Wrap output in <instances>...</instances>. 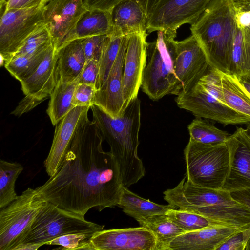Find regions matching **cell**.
Listing matches in <instances>:
<instances>
[{"instance_id":"cell-1","label":"cell","mask_w":250,"mask_h":250,"mask_svg":"<svg viewBox=\"0 0 250 250\" xmlns=\"http://www.w3.org/2000/svg\"><path fill=\"white\" fill-rule=\"evenodd\" d=\"M104 140L95 122L86 117L56 172L36 189L47 202L84 217L92 208L117 206L124 186L115 158L103 149Z\"/></svg>"},{"instance_id":"cell-2","label":"cell","mask_w":250,"mask_h":250,"mask_svg":"<svg viewBox=\"0 0 250 250\" xmlns=\"http://www.w3.org/2000/svg\"><path fill=\"white\" fill-rule=\"evenodd\" d=\"M93 120L104 140L110 146L124 187L137 183L145 174V169L138 155L139 133L141 126V103L137 97L131 102L122 115L111 117L99 106H90Z\"/></svg>"},{"instance_id":"cell-3","label":"cell","mask_w":250,"mask_h":250,"mask_svg":"<svg viewBox=\"0 0 250 250\" xmlns=\"http://www.w3.org/2000/svg\"><path fill=\"white\" fill-rule=\"evenodd\" d=\"M237 9L234 0H213L190 28L210 67L225 73L229 74Z\"/></svg>"},{"instance_id":"cell-4","label":"cell","mask_w":250,"mask_h":250,"mask_svg":"<svg viewBox=\"0 0 250 250\" xmlns=\"http://www.w3.org/2000/svg\"><path fill=\"white\" fill-rule=\"evenodd\" d=\"M177 32L157 31L156 40L148 43L141 87L153 101L168 94L178 95L181 84L174 71Z\"/></svg>"},{"instance_id":"cell-5","label":"cell","mask_w":250,"mask_h":250,"mask_svg":"<svg viewBox=\"0 0 250 250\" xmlns=\"http://www.w3.org/2000/svg\"><path fill=\"white\" fill-rule=\"evenodd\" d=\"M184 154L188 181L202 187L221 189L229 167L226 142L205 144L189 139Z\"/></svg>"},{"instance_id":"cell-6","label":"cell","mask_w":250,"mask_h":250,"mask_svg":"<svg viewBox=\"0 0 250 250\" xmlns=\"http://www.w3.org/2000/svg\"><path fill=\"white\" fill-rule=\"evenodd\" d=\"M47 202L36 188H29L0 209V250H14L21 243Z\"/></svg>"},{"instance_id":"cell-7","label":"cell","mask_w":250,"mask_h":250,"mask_svg":"<svg viewBox=\"0 0 250 250\" xmlns=\"http://www.w3.org/2000/svg\"><path fill=\"white\" fill-rule=\"evenodd\" d=\"M104 226L47 202L39 212L21 243L46 245L60 236L72 233H95Z\"/></svg>"},{"instance_id":"cell-8","label":"cell","mask_w":250,"mask_h":250,"mask_svg":"<svg viewBox=\"0 0 250 250\" xmlns=\"http://www.w3.org/2000/svg\"><path fill=\"white\" fill-rule=\"evenodd\" d=\"M44 7L0 10V54L3 64L44 22Z\"/></svg>"},{"instance_id":"cell-9","label":"cell","mask_w":250,"mask_h":250,"mask_svg":"<svg viewBox=\"0 0 250 250\" xmlns=\"http://www.w3.org/2000/svg\"><path fill=\"white\" fill-rule=\"evenodd\" d=\"M213 0H160L147 19L146 31L177 32L181 26L192 25Z\"/></svg>"},{"instance_id":"cell-10","label":"cell","mask_w":250,"mask_h":250,"mask_svg":"<svg viewBox=\"0 0 250 250\" xmlns=\"http://www.w3.org/2000/svg\"><path fill=\"white\" fill-rule=\"evenodd\" d=\"M177 106L196 117L216 121L224 125L246 124L250 119L221 103L197 82L188 91L177 95Z\"/></svg>"},{"instance_id":"cell-11","label":"cell","mask_w":250,"mask_h":250,"mask_svg":"<svg viewBox=\"0 0 250 250\" xmlns=\"http://www.w3.org/2000/svg\"><path fill=\"white\" fill-rule=\"evenodd\" d=\"M88 10L83 0H52L44 7V22L58 50L74 40L77 24Z\"/></svg>"},{"instance_id":"cell-12","label":"cell","mask_w":250,"mask_h":250,"mask_svg":"<svg viewBox=\"0 0 250 250\" xmlns=\"http://www.w3.org/2000/svg\"><path fill=\"white\" fill-rule=\"evenodd\" d=\"M175 73L181 84L180 93H184L207 72L210 66L204 51L193 35L181 41L175 40Z\"/></svg>"},{"instance_id":"cell-13","label":"cell","mask_w":250,"mask_h":250,"mask_svg":"<svg viewBox=\"0 0 250 250\" xmlns=\"http://www.w3.org/2000/svg\"><path fill=\"white\" fill-rule=\"evenodd\" d=\"M90 244L92 250H158L153 233L142 226L97 231Z\"/></svg>"},{"instance_id":"cell-14","label":"cell","mask_w":250,"mask_h":250,"mask_svg":"<svg viewBox=\"0 0 250 250\" xmlns=\"http://www.w3.org/2000/svg\"><path fill=\"white\" fill-rule=\"evenodd\" d=\"M229 152V171L222 190L229 192L250 189V138L238 128L226 142Z\"/></svg>"},{"instance_id":"cell-15","label":"cell","mask_w":250,"mask_h":250,"mask_svg":"<svg viewBox=\"0 0 250 250\" xmlns=\"http://www.w3.org/2000/svg\"><path fill=\"white\" fill-rule=\"evenodd\" d=\"M147 32L128 36L123 71L124 108L138 97L146 59Z\"/></svg>"},{"instance_id":"cell-16","label":"cell","mask_w":250,"mask_h":250,"mask_svg":"<svg viewBox=\"0 0 250 250\" xmlns=\"http://www.w3.org/2000/svg\"><path fill=\"white\" fill-rule=\"evenodd\" d=\"M128 36H125L117 57L101 87L96 90L92 104L113 118L122 115L124 108L123 71Z\"/></svg>"},{"instance_id":"cell-17","label":"cell","mask_w":250,"mask_h":250,"mask_svg":"<svg viewBox=\"0 0 250 250\" xmlns=\"http://www.w3.org/2000/svg\"><path fill=\"white\" fill-rule=\"evenodd\" d=\"M90 108V106H88L75 107L56 125L52 145L44 162L45 171L49 177L56 172L61 165L76 128L88 117Z\"/></svg>"},{"instance_id":"cell-18","label":"cell","mask_w":250,"mask_h":250,"mask_svg":"<svg viewBox=\"0 0 250 250\" xmlns=\"http://www.w3.org/2000/svg\"><path fill=\"white\" fill-rule=\"evenodd\" d=\"M248 228L213 226L186 232L172 240L168 250H216L229 237Z\"/></svg>"},{"instance_id":"cell-19","label":"cell","mask_w":250,"mask_h":250,"mask_svg":"<svg viewBox=\"0 0 250 250\" xmlns=\"http://www.w3.org/2000/svg\"><path fill=\"white\" fill-rule=\"evenodd\" d=\"M58 50L53 44L49 47L42 62L35 72L21 82V90L25 96L42 101L50 96L57 83Z\"/></svg>"},{"instance_id":"cell-20","label":"cell","mask_w":250,"mask_h":250,"mask_svg":"<svg viewBox=\"0 0 250 250\" xmlns=\"http://www.w3.org/2000/svg\"><path fill=\"white\" fill-rule=\"evenodd\" d=\"M114 34L128 36L147 32V16L141 7L133 0H125L112 10Z\"/></svg>"},{"instance_id":"cell-21","label":"cell","mask_w":250,"mask_h":250,"mask_svg":"<svg viewBox=\"0 0 250 250\" xmlns=\"http://www.w3.org/2000/svg\"><path fill=\"white\" fill-rule=\"evenodd\" d=\"M85 63L83 39H75L67 43L58 50V81L63 83L77 81Z\"/></svg>"},{"instance_id":"cell-22","label":"cell","mask_w":250,"mask_h":250,"mask_svg":"<svg viewBox=\"0 0 250 250\" xmlns=\"http://www.w3.org/2000/svg\"><path fill=\"white\" fill-rule=\"evenodd\" d=\"M117 206L138 222L154 216L166 214L170 209L176 208L169 204L167 205H160L142 198L124 186Z\"/></svg>"},{"instance_id":"cell-23","label":"cell","mask_w":250,"mask_h":250,"mask_svg":"<svg viewBox=\"0 0 250 250\" xmlns=\"http://www.w3.org/2000/svg\"><path fill=\"white\" fill-rule=\"evenodd\" d=\"M112 10H88L77 24L74 40L94 36H110L114 34Z\"/></svg>"},{"instance_id":"cell-24","label":"cell","mask_w":250,"mask_h":250,"mask_svg":"<svg viewBox=\"0 0 250 250\" xmlns=\"http://www.w3.org/2000/svg\"><path fill=\"white\" fill-rule=\"evenodd\" d=\"M222 92L225 104L237 112L250 119V94L238 77L221 71Z\"/></svg>"},{"instance_id":"cell-25","label":"cell","mask_w":250,"mask_h":250,"mask_svg":"<svg viewBox=\"0 0 250 250\" xmlns=\"http://www.w3.org/2000/svg\"><path fill=\"white\" fill-rule=\"evenodd\" d=\"M250 72V31L237 22L231 55L229 74L237 76Z\"/></svg>"},{"instance_id":"cell-26","label":"cell","mask_w":250,"mask_h":250,"mask_svg":"<svg viewBox=\"0 0 250 250\" xmlns=\"http://www.w3.org/2000/svg\"><path fill=\"white\" fill-rule=\"evenodd\" d=\"M78 81L63 83L58 81L50 96L46 112L53 125L58 123L73 108L72 100Z\"/></svg>"},{"instance_id":"cell-27","label":"cell","mask_w":250,"mask_h":250,"mask_svg":"<svg viewBox=\"0 0 250 250\" xmlns=\"http://www.w3.org/2000/svg\"><path fill=\"white\" fill-rule=\"evenodd\" d=\"M138 223L140 226L153 233L157 241L158 250H168L170 242L186 232L166 214L154 216Z\"/></svg>"},{"instance_id":"cell-28","label":"cell","mask_w":250,"mask_h":250,"mask_svg":"<svg viewBox=\"0 0 250 250\" xmlns=\"http://www.w3.org/2000/svg\"><path fill=\"white\" fill-rule=\"evenodd\" d=\"M23 170L22 166L16 162L0 160V209L14 200L17 179Z\"/></svg>"},{"instance_id":"cell-29","label":"cell","mask_w":250,"mask_h":250,"mask_svg":"<svg viewBox=\"0 0 250 250\" xmlns=\"http://www.w3.org/2000/svg\"><path fill=\"white\" fill-rule=\"evenodd\" d=\"M188 128L189 139L205 144L225 143L231 135L199 117H196L188 125Z\"/></svg>"},{"instance_id":"cell-30","label":"cell","mask_w":250,"mask_h":250,"mask_svg":"<svg viewBox=\"0 0 250 250\" xmlns=\"http://www.w3.org/2000/svg\"><path fill=\"white\" fill-rule=\"evenodd\" d=\"M48 48L33 54L14 57L6 62L4 66L13 77L21 82L35 72Z\"/></svg>"},{"instance_id":"cell-31","label":"cell","mask_w":250,"mask_h":250,"mask_svg":"<svg viewBox=\"0 0 250 250\" xmlns=\"http://www.w3.org/2000/svg\"><path fill=\"white\" fill-rule=\"evenodd\" d=\"M124 37L116 34L107 37L99 61L96 90L101 87L106 79L117 57Z\"/></svg>"},{"instance_id":"cell-32","label":"cell","mask_w":250,"mask_h":250,"mask_svg":"<svg viewBox=\"0 0 250 250\" xmlns=\"http://www.w3.org/2000/svg\"><path fill=\"white\" fill-rule=\"evenodd\" d=\"M166 215L186 232L216 226L207 218L194 212L173 208Z\"/></svg>"},{"instance_id":"cell-33","label":"cell","mask_w":250,"mask_h":250,"mask_svg":"<svg viewBox=\"0 0 250 250\" xmlns=\"http://www.w3.org/2000/svg\"><path fill=\"white\" fill-rule=\"evenodd\" d=\"M53 44L50 33L44 22L31 34L11 58L21 55L35 54L47 49Z\"/></svg>"},{"instance_id":"cell-34","label":"cell","mask_w":250,"mask_h":250,"mask_svg":"<svg viewBox=\"0 0 250 250\" xmlns=\"http://www.w3.org/2000/svg\"><path fill=\"white\" fill-rule=\"evenodd\" d=\"M94 233H72L59 236L50 241L46 245H58L62 250H92L90 240Z\"/></svg>"},{"instance_id":"cell-35","label":"cell","mask_w":250,"mask_h":250,"mask_svg":"<svg viewBox=\"0 0 250 250\" xmlns=\"http://www.w3.org/2000/svg\"><path fill=\"white\" fill-rule=\"evenodd\" d=\"M108 36L99 35L83 39L86 62L91 60L99 61L101 53Z\"/></svg>"},{"instance_id":"cell-36","label":"cell","mask_w":250,"mask_h":250,"mask_svg":"<svg viewBox=\"0 0 250 250\" xmlns=\"http://www.w3.org/2000/svg\"><path fill=\"white\" fill-rule=\"evenodd\" d=\"M96 91L95 86L93 85L78 83L72 100V104L74 107L91 106L92 105Z\"/></svg>"},{"instance_id":"cell-37","label":"cell","mask_w":250,"mask_h":250,"mask_svg":"<svg viewBox=\"0 0 250 250\" xmlns=\"http://www.w3.org/2000/svg\"><path fill=\"white\" fill-rule=\"evenodd\" d=\"M99 72V62L91 60L86 62L77 81L78 83L95 86Z\"/></svg>"},{"instance_id":"cell-38","label":"cell","mask_w":250,"mask_h":250,"mask_svg":"<svg viewBox=\"0 0 250 250\" xmlns=\"http://www.w3.org/2000/svg\"><path fill=\"white\" fill-rule=\"evenodd\" d=\"M244 230L238 232L228 238L216 250H245L248 244Z\"/></svg>"},{"instance_id":"cell-39","label":"cell","mask_w":250,"mask_h":250,"mask_svg":"<svg viewBox=\"0 0 250 250\" xmlns=\"http://www.w3.org/2000/svg\"><path fill=\"white\" fill-rule=\"evenodd\" d=\"M52 0H9L5 5H0V10L44 7Z\"/></svg>"},{"instance_id":"cell-40","label":"cell","mask_w":250,"mask_h":250,"mask_svg":"<svg viewBox=\"0 0 250 250\" xmlns=\"http://www.w3.org/2000/svg\"><path fill=\"white\" fill-rule=\"evenodd\" d=\"M42 102V101L31 96H25L11 114L15 116H21L23 113L32 110Z\"/></svg>"},{"instance_id":"cell-41","label":"cell","mask_w":250,"mask_h":250,"mask_svg":"<svg viewBox=\"0 0 250 250\" xmlns=\"http://www.w3.org/2000/svg\"><path fill=\"white\" fill-rule=\"evenodd\" d=\"M125 0H84L88 10L97 9L111 10L120 2Z\"/></svg>"},{"instance_id":"cell-42","label":"cell","mask_w":250,"mask_h":250,"mask_svg":"<svg viewBox=\"0 0 250 250\" xmlns=\"http://www.w3.org/2000/svg\"><path fill=\"white\" fill-rule=\"evenodd\" d=\"M237 5V22L240 24L245 26L250 31V11L243 9L238 3Z\"/></svg>"},{"instance_id":"cell-43","label":"cell","mask_w":250,"mask_h":250,"mask_svg":"<svg viewBox=\"0 0 250 250\" xmlns=\"http://www.w3.org/2000/svg\"><path fill=\"white\" fill-rule=\"evenodd\" d=\"M143 9L147 17L150 15L160 0H133Z\"/></svg>"},{"instance_id":"cell-44","label":"cell","mask_w":250,"mask_h":250,"mask_svg":"<svg viewBox=\"0 0 250 250\" xmlns=\"http://www.w3.org/2000/svg\"><path fill=\"white\" fill-rule=\"evenodd\" d=\"M42 246V244L34 243H21L18 245L14 250H36Z\"/></svg>"},{"instance_id":"cell-45","label":"cell","mask_w":250,"mask_h":250,"mask_svg":"<svg viewBox=\"0 0 250 250\" xmlns=\"http://www.w3.org/2000/svg\"><path fill=\"white\" fill-rule=\"evenodd\" d=\"M238 78L241 83L250 94V72L238 76Z\"/></svg>"},{"instance_id":"cell-46","label":"cell","mask_w":250,"mask_h":250,"mask_svg":"<svg viewBox=\"0 0 250 250\" xmlns=\"http://www.w3.org/2000/svg\"><path fill=\"white\" fill-rule=\"evenodd\" d=\"M240 6L245 10L250 11V1L245 3H237Z\"/></svg>"},{"instance_id":"cell-47","label":"cell","mask_w":250,"mask_h":250,"mask_svg":"<svg viewBox=\"0 0 250 250\" xmlns=\"http://www.w3.org/2000/svg\"><path fill=\"white\" fill-rule=\"evenodd\" d=\"M245 131L246 134L250 138V123H249L246 129H245Z\"/></svg>"},{"instance_id":"cell-48","label":"cell","mask_w":250,"mask_h":250,"mask_svg":"<svg viewBox=\"0 0 250 250\" xmlns=\"http://www.w3.org/2000/svg\"><path fill=\"white\" fill-rule=\"evenodd\" d=\"M234 0L237 3H245V2H249L250 1V0Z\"/></svg>"},{"instance_id":"cell-49","label":"cell","mask_w":250,"mask_h":250,"mask_svg":"<svg viewBox=\"0 0 250 250\" xmlns=\"http://www.w3.org/2000/svg\"><path fill=\"white\" fill-rule=\"evenodd\" d=\"M9 0H0V5H5Z\"/></svg>"}]
</instances>
